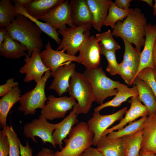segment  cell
<instances>
[{"label":"cell","instance_id":"obj_1","mask_svg":"<svg viewBox=\"0 0 156 156\" xmlns=\"http://www.w3.org/2000/svg\"><path fill=\"white\" fill-rule=\"evenodd\" d=\"M146 19L141 10L135 8L123 21H118L113 29L112 34L134 44L141 51L144 46Z\"/></svg>","mask_w":156,"mask_h":156},{"label":"cell","instance_id":"obj_2","mask_svg":"<svg viewBox=\"0 0 156 156\" xmlns=\"http://www.w3.org/2000/svg\"><path fill=\"white\" fill-rule=\"evenodd\" d=\"M19 14L7 27L10 36L25 46L31 56L33 52L40 53L44 44L42 31L35 23Z\"/></svg>","mask_w":156,"mask_h":156},{"label":"cell","instance_id":"obj_3","mask_svg":"<svg viewBox=\"0 0 156 156\" xmlns=\"http://www.w3.org/2000/svg\"><path fill=\"white\" fill-rule=\"evenodd\" d=\"M93 133L87 122H81L73 127L68 138L63 141L65 146L60 151H57L54 156H81L89 147L93 145Z\"/></svg>","mask_w":156,"mask_h":156},{"label":"cell","instance_id":"obj_4","mask_svg":"<svg viewBox=\"0 0 156 156\" xmlns=\"http://www.w3.org/2000/svg\"><path fill=\"white\" fill-rule=\"evenodd\" d=\"M68 92L77 101L76 114H86L89 111L94 96L90 82L83 73L75 70L72 75Z\"/></svg>","mask_w":156,"mask_h":156},{"label":"cell","instance_id":"obj_5","mask_svg":"<svg viewBox=\"0 0 156 156\" xmlns=\"http://www.w3.org/2000/svg\"><path fill=\"white\" fill-rule=\"evenodd\" d=\"M83 74L91 85L95 101L101 105L107 98L116 95L117 88L121 83L107 77L101 67L86 69Z\"/></svg>","mask_w":156,"mask_h":156},{"label":"cell","instance_id":"obj_6","mask_svg":"<svg viewBox=\"0 0 156 156\" xmlns=\"http://www.w3.org/2000/svg\"><path fill=\"white\" fill-rule=\"evenodd\" d=\"M92 27L91 24H86L67 27L57 30L63 39L56 50H62L71 56H75L82 45L90 37V30Z\"/></svg>","mask_w":156,"mask_h":156},{"label":"cell","instance_id":"obj_7","mask_svg":"<svg viewBox=\"0 0 156 156\" xmlns=\"http://www.w3.org/2000/svg\"><path fill=\"white\" fill-rule=\"evenodd\" d=\"M51 76V73L49 70L46 72L33 89L21 96L19 101L20 105L18 109L23 112L25 115H34L37 109H42L45 106V102L47 100L45 92V87L48 79Z\"/></svg>","mask_w":156,"mask_h":156},{"label":"cell","instance_id":"obj_8","mask_svg":"<svg viewBox=\"0 0 156 156\" xmlns=\"http://www.w3.org/2000/svg\"><path fill=\"white\" fill-rule=\"evenodd\" d=\"M56 124L50 123L41 115L38 118L26 123L23 127V133L25 136L30 138L35 143L37 142L35 137H39L43 143L46 142L51 144L55 148V144L53 140L52 134Z\"/></svg>","mask_w":156,"mask_h":156},{"label":"cell","instance_id":"obj_9","mask_svg":"<svg viewBox=\"0 0 156 156\" xmlns=\"http://www.w3.org/2000/svg\"><path fill=\"white\" fill-rule=\"evenodd\" d=\"M49 101L41 109V115L47 120H53L56 118H65L67 112L77 104L73 97L66 96L57 98L53 95L47 97Z\"/></svg>","mask_w":156,"mask_h":156},{"label":"cell","instance_id":"obj_10","mask_svg":"<svg viewBox=\"0 0 156 156\" xmlns=\"http://www.w3.org/2000/svg\"><path fill=\"white\" fill-rule=\"evenodd\" d=\"M124 107L116 112L109 115H102L99 112H94L92 117L88 121L89 129L94 134L93 145L96 146L103 132L117 120L122 119L127 110Z\"/></svg>","mask_w":156,"mask_h":156},{"label":"cell","instance_id":"obj_11","mask_svg":"<svg viewBox=\"0 0 156 156\" xmlns=\"http://www.w3.org/2000/svg\"><path fill=\"white\" fill-rule=\"evenodd\" d=\"M39 53L42 62L46 67L50 70L53 77L57 68L67 62L74 61L82 64L81 61L78 56L70 55L65 53L62 50H53L49 41L46 44L45 49Z\"/></svg>","mask_w":156,"mask_h":156},{"label":"cell","instance_id":"obj_12","mask_svg":"<svg viewBox=\"0 0 156 156\" xmlns=\"http://www.w3.org/2000/svg\"><path fill=\"white\" fill-rule=\"evenodd\" d=\"M40 53L34 51L31 56L26 54L24 60L25 64L19 70L21 74H25L24 81L28 83L34 80L36 83L38 82L43 77V74L50 70L44 65L40 55Z\"/></svg>","mask_w":156,"mask_h":156},{"label":"cell","instance_id":"obj_13","mask_svg":"<svg viewBox=\"0 0 156 156\" xmlns=\"http://www.w3.org/2000/svg\"><path fill=\"white\" fill-rule=\"evenodd\" d=\"M41 20L53 27L55 29H64L68 25L70 27L75 26L71 16L69 1H64L51 10Z\"/></svg>","mask_w":156,"mask_h":156},{"label":"cell","instance_id":"obj_14","mask_svg":"<svg viewBox=\"0 0 156 156\" xmlns=\"http://www.w3.org/2000/svg\"><path fill=\"white\" fill-rule=\"evenodd\" d=\"M99 42L95 37L90 36L80 48L78 56L82 64L88 69L99 67L101 62Z\"/></svg>","mask_w":156,"mask_h":156},{"label":"cell","instance_id":"obj_15","mask_svg":"<svg viewBox=\"0 0 156 156\" xmlns=\"http://www.w3.org/2000/svg\"><path fill=\"white\" fill-rule=\"evenodd\" d=\"M69 61L60 66L56 70L53 77L54 79L49 87L53 90L60 96L68 92L69 79L75 70L76 65Z\"/></svg>","mask_w":156,"mask_h":156},{"label":"cell","instance_id":"obj_16","mask_svg":"<svg viewBox=\"0 0 156 156\" xmlns=\"http://www.w3.org/2000/svg\"><path fill=\"white\" fill-rule=\"evenodd\" d=\"M149 114L148 108L139 101L138 96L132 97L131 99L130 108L125 112V117L122 118L117 125L106 129L102 136H106L112 131L119 130L123 128L127 123L133 122L139 117L146 116Z\"/></svg>","mask_w":156,"mask_h":156},{"label":"cell","instance_id":"obj_17","mask_svg":"<svg viewBox=\"0 0 156 156\" xmlns=\"http://www.w3.org/2000/svg\"><path fill=\"white\" fill-rule=\"evenodd\" d=\"M141 150L156 153V111L149 115L143 123Z\"/></svg>","mask_w":156,"mask_h":156},{"label":"cell","instance_id":"obj_18","mask_svg":"<svg viewBox=\"0 0 156 156\" xmlns=\"http://www.w3.org/2000/svg\"><path fill=\"white\" fill-rule=\"evenodd\" d=\"M145 31L144 47L141 52L140 65L135 78L139 73L144 68L146 67L153 68L152 55L153 46L156 39V24L152 25L151 23L147 24Z\"/></svg>","mask_w":156,"mask_h":156},{"label":"cell","instance_id":"obj_19","mask_svg":"<svg viewBox=\"0 0 156 156\" xmlns=\"http://www.w3.org/2000/svg\"><path fill=\"white\" fill-rule=\"evenodd\" d=\"M77 111V104L75 105L73 110L69 114L60 122L56 124L55 128L52 134V137L55 145H58L60 149L63 148L62 141L68 135L75 125L79 122L76 113Z\"/></svg>","mask_w":156,"mask_h":156},{"label":"cell","instance_id":"obj_20","mask_svg":"<svg viewBox=\"0 0 156 156\" xmlns=\"http://www.w3.org/2000/svg\"><path fill=\"white\" fill-rule=\"evenodd\" d=\"M69 3L71 19L75 25L92 24L93 16L86 0H70Z\"/></svg>","mask_w":156,"mask_h":156},{"label":"cell","instance_id":"obj_21","mask_svg":"<svg viewBox=\"0 0 156 156\" xmlns=\"http://www.w3.org/2000/svg\"><path fill=\"white\" fill-rule=\"evenodd\" d=\"M64 0H31L24 7L26 12L38 20H42L52 9Z\"/></svg>","mask_w":156,"mask_h":156},{"label":"cell","instance_id":"obj_22","mask_svg":"<svg viewBox=\"0 0 156 156\" xmlns=\"http://www.w3.org/2000/svg\"><path fill=\"white\" fill-rule=\"evenodd\" d=\"M92 14L94 29L101 32L107 15L111 0H86Z\"/></svg>","mask_w":156,"mask_h":156},{"label":"cell","instance_id":"obj_23","mask_svg":"<svg viewBox=\"0 0 156 156\" xmlns=\"http://www.w3.org/2000/svg\"><path fill=\"white\" fill-rule=\"evenodd\" d=\"M27 48L11 37L7 31L4 41L0 45V55L9 59H18L26 55Z\"/></svg>","mask_w":156,"mask_h":156},{"label":"cell","instance_id":"obj_24","mask_svg":"<svg viewBox=\"0 0 156 156\" xmlns=\"http://www.w3.org/2000/svg\"><path fill=\"white\" fill-rule=\"evenodd\" d=\"M96 146L104 156H125L122 138L111 139L106 136H101Z\"/></svg>","mask_w":156,"mask_h":156},{"label":"cell","instance_id":"obj_25","mask_svg":"<svg viewBox=\"0 0 156 156\" xmlns=\"http://www.w3.org/2000/svg\"><path fill=\"white\" fill-rule=\"evenodd\" d=\"M116 89L118 92L115 97L111 100L95 107L94 109V112H99L102 109L108 107H118L129 98L138 95V88L135 85L132 87L129 88L125 84L121 83Z\"/></svg>","mask_w":156,"mask_h":156},{"label":"cell","instance_id":"obj_26","mask_svg":"<svg viewBox=\"0 0 156 156\" xmlns=\"http://www.w3.org/2000/svg\"><path fill=\"white\" fill-rule=\"evenodd\" d=\"M21 90L17 86L14 88L0 100V125L3 129L7 125L6 120L8 113L14 105L20 101Z\"/></svg>","mask_w":156,"mask_h":156},{"label":"cell","instance_id":"obj_27","mask_svg":"<svg viewBox=\"0 0 156 156\" xmlns=\"http://www.w3.org/2000/svg\"><path fill=\"white\" fill-rule=\"evenodd\" d=\"M133 84L136 86L138 90V98L148 108L150 115L156 111V98L149 85L144 81L136 77Z\"/></svg>","mask_w":156,"mask_h":156},{"label":"cell","instance_id":"obj_28","mask_svg":"<svg viewBox=\"0 0 156 156\" xmlns=\"http://www.w3.org/2000/svg\"><path fill=\"white\" fill-rule=\"evenodd\" d=\"M143 134L142 129L132 135L122 137L125 156H141L140 152Z\"/></svg>","mask_w":156,"mask_h":156},{"label":"cell","instance_id":"obj_29","mask_svg":"<svg viewBox=\"0 0 156 156\" xmlns=\"http://www.w3.org/2000/svg\"><path fill=\"white\" fill-rule=\"evenodd\" d=\"M122 40L125 47L123 61L129 67L135 77L140 65L141 52L136 48H134L132 44L125 39Z\"/></svg>","mask_w":156,"mask_h":156},{"label":"cell","instance_id":"obj_30","mask_svg":"<svg viewBox=\"0 0 156 156\" xmlns=\"http://www.w3.org/2000/svg\"><path fill=\"white\" fill-rule=\"evenodd\" d=\"M14 7L17 13L25 16L32 21L39 27L42 31L54 40L57 44H60L61 41L59 37L60 34L54 27L46 23L41 22L30 16L25 11L24 7L18 3H14Z\"/></svg>","mask_w":156,"mask_h":156},{"label":"cell","instance_id":"obj_31","mask_svg":"<svg viewBox=\"0 0 156 156\" xmlns=\"http://www.w3.org/2000/svg\"><path fill=\"white\" fill-rule=\"evenodd\" d=\"M11 0H0V27L7 28L19 14Z\"/></svg>","mask_w":156,"mask_h":156},{"label":"cell","instance_id":"obj_32","mask_svg":"<svg viewBox=\"0 0 156 156\" xmlns=\"http://www.w3.org/2000/svg\"><path fill=\"white\" fill-rule=\"evenodd\" d=\"M133 9L131 8L126 10L120 9L116 6L114 2L112 1L104 25L110 26L113 29L118 21H123L124 18H126Z\"/></svg>","mask_w":156,"mask_h":156},{"label":"cell","instance_id":"obj_33","mask_svg":"<svg viewBox=\"0 0 156 156\" xmlns=\"http://www.w3.org/2000/svg\"><path fill=\"white\" fill-rule=\"evenodd\" d=\"M147 116L142 117L139 120L129 123L128 125L117 131H112L107 136L111 139L121 138L123 136L132 135L143 129V123Z\"/></svg>","mask_w":156,"mask_h":156},{"label":"cell","instance_id":"obj_34","mask_svg":"<svg viewBox=\"0 0 156 156\" xmlns=\"http://www.w3.org/2000/svg\"><path fill=\"white\" fill-rule=\"evenodd\" d=\"M2 130L6 135L10 145L9 156H20L19 140L16 133L12 126L7 125Z\"/></svg>","mask_w":156,"mask_h":156},{"label":"cell","instance_id":"obj_35","mask_svg":"<svg viewBox=\"0 0 156 156\" xmlns=\"http://www.w3.org/2000/svg\"><path fill=\"white\" fill-rule=\"evenodd\" d=\"M99 45L101 54L105 56L108 63L107 71L111 75H119V64L116 60L115 52L107 50L101 43H99Z\"/></svg>","mask_w":156,"mask_h":156},{"label":"cell","instance_id":"obj_36","mask_svg":"<svg viewBox=\"0 0 156 156\" xmlns=\"http://www.w3.org/2000/svg\"><path fill=\"white\" fill-rule=\"evenodd\" d=\"M95 36L96 39L100 42L107 50L116 52L120 49V47L113 38L110 30L102 33L97 34Z\"/></svg>","mask_w":156,"mask_h":156},{"label":"cell","instance_id":"obj_37","mask_svg":"<svg viewBox=\"0 0 156 156\" xmlns=\"http://www.w3.org/2000/svg\"><path fill=\"white\" fill-rule=\"evenodd\" d=\"M136 77L144 81L149 85L156 98V81L153 69L151 67L146 68L140 71Z\"/></svg>","mask_w":156,"mask_h":156},{"label":"cell","instance_id":"obj_38","mask_svg":"<svg viewBox=\"0 0 156 156\" xmlns=\"http://www.w3.org/2000/svg\"><path fill=\"white\" fill-rule=\"evenodd\" d=\"M119 75L129 86H131L135 79V75L128 65L123 61L119 64Z\"/></svg>","mask_w":156,"mask_h":156},{"label":"cell","instance_id":"obj_39","mask_svg":"<svg viewBox=\"0 0 156 156\" xmlns=\"http://www.w3.org/2000/svg\"><path fill=\"white\" fill-rule=\"evenodd\" d=\"M10 145L7 137L2 130L0 131V156H9Z\"/></svg>","mask_w":156,"mask_h":156},{"label":"cell","instance_id":"obj_40","mask_svg":"<svg viewBox=\"0 0 156 156\" xmlns=\"http://www.w3.org/2000/svg\"><path fill=\"white\" fill-rule=\"evenodd\" d=\"M19 85L18 82L14 81L13 78L7 79L6 83L0 86V96L2 97L8 93L12 88Z\"/></svg>","mask_w":156,"mask_h":156},{"label":"cell","instance_id":"obj_41","mask_svg":"<svg viewBox=\"0 0 156 156\" xmlns=\"http://www.w3.org/2000/svg\"><path fill=\"white\" fill-rule=\"evenodd\" d=\"M19 144L20 151L21 156H36L32 155V149L30 147L28 142L27 141L25 146H23L19 140Z\"/></svg>","mask_w":156,"mask_h":156},{"label":"cell","instance_id":"obj_42","mask_svg":"<svg viewBox=\"0 0 156 156\" xmlns=\"http://www.w3.org/2000/svg\"><path fill=\"white\" fill-rule=\"evenodd\" d=\"M81 156H104L97 148L90 146L81 154Z\"/></svg>","mask_w":156,"mask_h":156},{"label":"cell","instance_id":"obj_43","mask_svg":"<svg viewBox=\"0 0 156 156\" xmlns=\"http://www.w3.org/2000/svg\"><path fill=\"white\" fill-rule=\"evenodd\" d=\"M131 1L132 0H116L114 2L119 8L127 10L130 9V3Z\"/></svg>","mask_w":156,"mask_h":156},{"label":"cell","instance_id":"obj_44","mask_svg":"<svg viewBox=\"0 0 156 156\" xmlns=\"http://www.w3.org/2000/svg\"><path fill=\"white\" fill-rule=\"evenodd\" d=\"M53 151L47 148H42L36 155V156H54Z\"/></svg>","mask_w":156,"mask_h":156},{"label":"cell","instance_id":"obj_45","mask_svg":"<svg viewBox=\"0 0 156 156\" xmlns=\"http://www.w3.org/2000/svg\"><path fill=\"white\" fill-rule=\"evenodd\" d=\"M152 64L153 70L156 71V39L154 44L152 52Z\"/></svg>","mask_w":156,"mask_h":156},{"label":"cell","instance_id":"obj_46","mask_svg":"<svg viewBox=\"0 0 156 156\" xmlns=\"http://www.w3.org/2000/svg\"><path fill=\"white\" fill-rule=\"evenodd\" d=\"M7 32V28L0 27V45L4 41Z\"/></svg>","mask_w":156,"mask_h":156},{"label":"cell","instance_id":"obj_47","mask_svg":"<svg viewBox=\"0 0 156 156\" xmlns=\"http://www.w3.org/2000/svg\"><path fill=\"white\" fill-rule=\"evenodd\" d=\"M31 0H13L12 1L14 3H17L21 5L24 7V6Z\"/></svg>","mask_w":156,"mask_h":156},{"label":"cell","instance_id":"obj_48","mask_svg":"<svg viewBox=\"0 0 156 156\" xmlns=\"http://www.w3.org/2000/svg\"><path fill=\"white\" fill-rule=\"evenodd\" d=\"M141 156H154L155 154L146 152L141 150L140 151Z\"/></svg>","mask_w":156,"mask_h":156},{"label":"cell","instance_id":"obj_49","mask_svg":"<svg viewBox=\"0 0 156 156\" xmlns=\"http://www.w3.org/2000/svg\"><path fill=\"white\" fill-rule=\"evenodd\" d=\"M141 1L144 2L146 3L150 7H153V0H141Z\"/></svg>","mask_w":156,"mask_h":156},{"label":"cell","instance_id":"obj_50","mask_svg":"<svg viewBox=\"0 0 156 156\" xmlns=\"http://www.w3.org/2000/svg\"><path fill=\"white\" fill-rule=\"evenodd\" d=\"M153 15L155 16L156 15V0H155V3L153 6Z\"/></svg>","mask_w":156,"mask_h":156},{"label":"cell","instance_id":"obj_51","mask_svg":"<svg viewBox=\"0 0 156 156\" xmlns=\"http://www.w3.org/2000/svg\"><path fill=\"white\" fill-rule=\"evenodd\" d=\"M154 75L155 79L156 81V71H154Z\"/></svg>","mask_w":156,"mask_h":156},{"label":"cell","instance_id":"obj_52","mask_svg":"<svg viewBox=\"0 0 156 156\" xmlns=\"http://www.w3.org/2000/svg\"><path fill=\"white\" fill-rule=\"evenodd\" d=\"M154 156H156V153L155 154Z\"/></svg>","mask_w":156,"mask_h":156}]
</instances>
